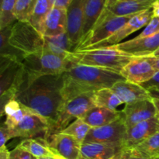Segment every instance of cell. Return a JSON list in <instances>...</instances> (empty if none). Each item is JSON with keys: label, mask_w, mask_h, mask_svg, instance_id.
<instances>
[{"label": "cell", "mask_w": 159, "mask_h": 159, "mask_svg": "<svg viewBox=\"0 0 159 159\" xmlns=\"http://www.w3.org/2000/svg\"><path fill=\"white\" fill-rule=\"evenodd\" d=\"M118 1H119V0H107V6H106V7H109V6H113V4H115V3Z\"/></svg>", "instance_id": "obj_46"}, {"label": "cell", "mask_w": 159, "mask_h": 159, "mask_svg": "<svg viewBox=\"0 0 159 159\" xmlns=\"http://www.w3.org/2000/svg\"><path fill=\"white\" fill-rule=\"evenodd\" d=\"M91 129L92 127L88 125L86 123L84 122L83 120L77 119L73 123H71L68 127H65L63 130L59 133L69 135V136L75 138L81 144H83L87 134Z\"/></svg>", "instance_id": "obj_30"}, {"label": "cell", "mask_w": 159, "mask_h": 159, "mask_svg": "<svg viewBox=\"0 0 159 159\" xmlns=\"http://www.w3.org/2000/svg\"><path fill=\"white\" fill-rule=\"evenodd\" d=\"M32 112L34 111H33L32 110H30V109L28 108L26 106L21 103V108H20V110H19L16 113L11 115V116H6V119L4 124L7 126L9 129L14 128V127H16L19 124H20L23 121V120L24 119V117L26 115L32 113Z\"/></svg>", "instance_id": "obj_33"}, {"label": "cell", "mask_w": 159, "mask_h": 159, "mask_svg": "<svg viewBox=\"0 0 159 159\" xmlns=\"http://www.w3.org/2000/svg\"><path fill=\"white\" fill-rule=\"evenodd\" d=\"M128 159H159V158H144V157H140L137 156V155H132L131 152H130V156H129Z\"/></svg>", "instance_id": "obj_45"}, {"label": "cell", "mask_w": 159, "mask_h": 159, "mask_svg": "<svg viewBox=\"0 0 159 159\" xmlns=\"http://www.w3.org/2000/svg\"><path fill=\"white\" fill-rule=\"evenodd\" d=\"M136 1H156V0H136Z\"/></svg>", "instance_id": "obj_51"}, {"label": "cell", "mask_w": 159, "mask_h": 159, "mask_svg": "<svg viewBox=\"0 0 159 159\" xmlns=\"http://www.w3.org/2000/svg\"><path fill=\"white\" fill-rule=\"evenodd\" d=\"M130 150L124 149L122 152H120L119 154H117L113 159H128L129 156H130Z\"/></svg>", "instance_id": "obj_40"}, {"label": "cell", "mask_w": 159, "mask_h": 159, "mask_svg": "<svg viewBox=\"0 0 159 159\" xmlns=\"http://www.w3.org/2000/svg\"><path fill=\"white\" fill-rule=\"evenodd\" d=\"M10 159H37L34 155H31L26 150L22 148L20 146L16 148L10 152Z\"/></svg>", "instance_id": "obj_36"}, {"label": "cell", "mask_w": 159, "mask_h": 159, "mask_svg": "<svg viewBox=\"0 0 159 159\" xmlns=\"http://www.w3.org/2000/svg\"><path fill=\"white\" fill-rule=\"evenodd\" d=\"M158 132H159L158 115L152 119L135 124L127 129V136L124 142V148L132 150Z\"/></svg>", "instance_id": "obj_16"}, {"label": "cell", "mask_w": 159, "mask_h": 159, "mask_svg": "<svg viewBox=\"0 0 159 159\" xmlns=\"http://www.w3.org/2000/svg\"><path fill=\"white\" fill-rule=\"evenodd\" d=\"M149 60L152 62V65L154 66V68L157 70V71H159V58H156V57H153V56H148Z\"/></svg>", "instance_id": "obj_43"}, {"label": "cell", "mask_w": 159, "mask_h": 159, "mask_svg": "<svg viewBox=\"0 0 159 159\" xmlns=\"http://www.w3.org/2000/svg\"><path fill=\"white\" fill-rule=\"evenodd\" d=\"M22 63L26 75L25 88L38 78L62 74L74 65L68 57H61L46 49L29 54Z\"/></svg>", "instance_id": "obj_4"}, {"label": "cell", "mask_w": 159, "mask_h": 159, "mask_svg": "<svg viewBox=\"0 0 159 159\" xmlns=\"http://www.w3.org/2000/svg\"><path fill=\"white\" fill-rule=\"evenodd\" d=\"M113 48L134 57L152 56L159 49V33L140 39L134 37L113 46Z\"/></svg>", "instance_id": "obj_15"}, {"label": "cell", "mask_w": 159, "mask_h": 159, "mask_svg": "<svg viewBox=\"0 0 159 159\" xmlns=\"http://www.w3.org/2000/svg\"><path fill=\"white\" fill-rule=\"evenodd\" d=\"M152 12H153V17H159V0H156L152 4Z\"/></svg>", "instance_id": "obj_42"}, {"label": "cell", "mask_w": 159, "mask_h": 159, "mask_svg": "<svg viewBox=\"0 0 159 159\" xmlns=\"http://www.w3.org/2000/svg\"><path fill=\"white\" fill-rule=\"evenodd\" d=\"M64 73L38 78L23 89L16 99L46 118L49 124L55 121L62 106Z\"/></svg>", "instance_id": "obj_1"}, {"label": "cell", "mask_w": 159, "mask_h": 159, "mask_svg": "<svg viewBox=\"0 0 159 159\" xmlns=\"http://www.w3.org/2000/svg\"><path fill=\"white\" fill-rule=\"evenodd\" d=\"M111 89L125 104L144 99H152L145 89L127 80L116 82L112 86Z\"/></svg>", "instance_id": "obj_19"}, {"label": "cell", "mask_w": 159, "mask_h": 159, "mask_svg": "<svg viewBox=\"0 0 159 159\" xmlns=\"http://www.w3.org/2000/svg\"><path fill=\"white\" fill-rule=\"evenodd\" d=\"M73 0H55L54 7L61 8V9H68Z\"/></svg>", "instance_id": "obj_39"}, {"label": "cell", "mask_w": 159, "mask_h": 159, "mask_svg": "<svg viewBox=\"0 0 159 159\" xmlns=\"http://www.w3.org/2000/svg\"><path fill=\"white\" fill-rule=\"evenodd\" d=\"M49 127V122L35 112L26 115L20 124L10 129L12 138H30L40 134H46Z\"/></svg>", "instance_id": "obj_17"}, {"label": "cell", "mask_w": 159, "mask_h": 159, "mask_svg": "<svg viewBox=\"0 0 159 159\" xmlns=\"http://www.w3.org/2000/svg\"><path fill=\"white\" fill-rule=\"evenodd\" d=\"M68 14L67 9L54 7L47 16L43 26V35L53 37L67 33Z\"/></svg>", "instance_id": "obj_20"}, {"label": "cell", "mask_w": 159, "mask_h": 159, "mask_svg": "<svg viewBox=\"0 0 159 159\" xmlns=\"http://www.w3.org/2000/svg\"><path fill=\"white\" fill-rule=\"evenodd\" d=\"M93 93H94L83 94L65 102L57 119L49 124V127L43 137L44 140H48L52 134L63 130L71 124V121L73 120L82 119L85 113L95 107Z\"/></svg>", "instance_id": "obj_6"}, {"label": "cell", "mask_w": 159, "mask_h": 159, "mask_svg": "<svg viewBox=\"0 0 159 159\" xmlns=\"http://www.w3.org/2000/svg\"><path fill=\"white\" fill-rule=\"evenodd\" d=\"M12 26V25L0 30V56L9 57L12 60L23 62L26 57V54L14 48L9 43Z\"/></svg>", "instance_id": "obj_25"}, {"label": "cell", "mask_w": 159, "mask_h": 159, "mask_svg": "<svg viewBox=\"0 0 159 159\" xmlns=\"http://www.w3.org/2000/svg\"><path fill=\"white\" fill-rule=\"evenodd\" d=\"M152 18H153V12H152V9L139 12L131 17V19L124 26H122L119 30L113 34L111 37L85 50L109 48V47H113L116 44H119L124 38L128 37L133 33L138 31L141 28L147 26L148 23L150 22Z\"/></svg>", "instance_id": "obj_9"}, {"label": "cell", "mask_w": 159, "mask_h": 159, "mask_svg": "<svg viewBox=\"0 0 159 159\" xmlns=\"http://www.w3.org/2000/svg\"><path fill=\"white\" fill-rule=\"evenodd\" d=\"M0 159H10V152H9L6 146L0 148Z\"/></svg>", "instance_id": "obj_41"}, {"label": "cell", "mask_w": 159, "mask_h": 159, "mask_svg": "<svg viewBox=\"0 0 159 159\" xmlns=\"http://www.w3.org/2000/svg\"><path fill=\"white\" fill-rule=\"evenodd\" d=\"M148 92L152 99H159V90H149Z\"/></svg>", "instance_id": "obj_44"}, {"label": "cell", "mask_w": 159, "mask_h": 159, "mask_svg": "<svg viewBox=\"0 0 159 159\" xmlns=\"http://www.w3.org/2000/svg\"><path fill=\"white\" fill-rule=\"evenodd\" d=\"M2 1V0H0V2H1Z\"/></svg>", "instance_id": "obj_53"}, {"label": "cell", "mask_w": 159, "mask_h": 159, "mask_svg": "<svg viewBox=\"0 0 159 159\" xmlns=\"http://www.w3.org/2000/svg\"><path fill=\"white\" fill-rule=\"evenodd\" d=\"M19 146L37 158L56 156L54 152L48 147L44 138H38V139L27 138L22 141Z\"/></svg>", "instance_id": "obj_27"}, {"label": "cell", "mask_w": 159, "mask_h": 159, "mask_svg": "<svg viewBox=\"0 0 159 159\" xmlns=\"http://www.w3.org/2000/svg\"><path fill=\"white\" fill-rule=\"evenodd\" d=\"M157 70L154 68L148 56L134 57L120 71L125 80L132 83L141 84L152 79Z\"/></svg>", "instance_id": "obj_12"}, {"label": "cell", "mask_w": 159, "mask_h": 159, "mask_svg": "<svg viewBox=\"0 0 159 159\" xmlns=\"http://www.w3.org/2000/svg\"><path fill=\"white\" fill-rule=\"evenodd\" d=\"M12 138L11 130L4 124L0 127V148L6 146V142Z\"/></svg>", "instance_id": "obj_38"}, {"label": "cell", "mask_w": 159, "mask_h": 159, "mask_svg": "<svg viewBox=\"0 0 159 159\" xmlns=\"http://www.w3.org/2000/svg\"><path fill=\"white\" fill-rule=\"evenodd\" d=\"M152 56H153V57H156V58H159V49L157 51H155V52L154 53V54H152Z\"/></svg>", "instance_id": "obj_49"}, {"label": "cell", "mask_w": 159, "mask_h": 159, "mask_svg": "<svg viewBox=\"0 0 159 159\" xmlns=\"http://www.w3.org/2000/svg\"><path fill=\"white\" fill-rule=\"evenodd\" d=\"M130 152L144 158H159V132L138 144Z\"/></svg>", "instance_id": "obj_28"}, {"label": "cell", "mask_w": 159, "mask_h": 159, "mask_svg": "<svg viewBox=\"0 0 159 159\" xmlns=\"http://www.w3.org/2000/svg\"><path fill=\"white\" fill-rule=\"evenodd\" d=\"M121 113L124 124L128 129L135 124L158 116V113L152 99L125 104Z\"/></svg>", "instance_id": "obj_11"}, {"label": "cell", "mask_w": 159, "mask_h": 159, "mask_svg": "<svg viewBox=\"0 0 159 159\" xmlns=\"http://www.w3.org/2000/svg\"><path fill=\"white\" fill-rule=\"evenodd\" d=\"M54 157H43V158H39L37 159H54Z\"/></svg>", "instance_id": "obj_50"}, {"label": "cell", "mask_w": 159, "mask_h": 159, "mask_svg": "<svg viewBox=\"0 0 159 159\" xmlns=\"http://www.w3.org/2000/svg\"><path fill=\"white\" fill-rule=\"evenodd\" d=\"M152 101H153L154 104H155V106L157 108V110H158V115L159 116V99H152Z\"/></svg>", "instance_id": "obj_47"}, {"label": "cell", "mask_w": 159, "mask_h": 159, "mask_svg": "<svg viewBox=\"0 0 159 159\" xmlns=\"http://www.w3.org/2000/svg\"><path fill=\"white\" fill-rule=\"evenodd\" d=\"M120 73L95 66L73 65L64 72L62 95L65 102L83 94L112 88L116 82L124 81Z\"/></svg>", "instance_id": "obj_2"}, {"label": "cell", "mask_w": 159, "mask_h": 159, "mask_svg": "<svg viewBox=\"0 0 159 159\" xmlns=\"http://www.w3.org/2000/svg\"><path fill=\"white\" fill-rule=\"evenodd\" d=\"M20 108H21V103L16 99H12V100H10L6 103V105L3 108L2 111L0 112V116H2L4 115H6V116H11V115L16 113L19 110H20Z\"/></svg>", "instance_id": "obj_35"}, {"label": "cell", "mask_w": 159, "mask_h": 159, "mask_svg": "<svg viewBox=\"0 0 159 159\" xmlns=\"http://www.w3.org/2000/svg\"><path fill=\"white\" fill-rule=\"evenodd\" d=\"M51 11L48 0H38L37 6L29 20V23L43 34L45 20Z\"/></svg>", "instance_id": "obj_29"}, {"label": "cell", "mask_w": 159, "mask_h": 159, "mask_svg": "<svg viewBox=\"0 0 159 159\" xmlns=\"http://www.w3.org/2000/svg\"><path fill=\"white\" fill-rule=\"evenodd\" d=\"M134 16H116L105 9L93 30L82 39L75 51L85 50L107 40L124 26Z\"/></svg>", "instance_id": "obj_7"}, {"label": "cell", "mask_w": 159, "mask_h": 159, "mask_svg": "<svg viewBox=\"0 0 159 159\" xmlns=\"http://www.w3.org/2000/svg\"><path fill=\"white\" fill-rule=\"evenodd\" d=\"M26 83V75L23 63L0 56V112L7 102L16 99Z\"/></svg>", "instance_id": "obj_5"}, {"label": "cell", "mask_w": 159, "mask_h": 159, "mask_svg": "<svg viewBox=\"0 0 159 159\" xmlns=\"http://www.w3.org/2000/svg\"><path fill=\"white\" fill-rule=\"evenodd\" d=\"M86 1L87 0H73L67 9V35L74 48V51L79 46L82 38L84 12Z\"/></svg>", "instance_id": "obj_13"}, {"label": "cell", "mask_w": 159, "mask_h": 159, "mask_svg": "<svg viewBox=\"0 0 159 159\" xmlns=\"http://www.w3.org/2000/svg\"><path fill=\"white\" fill-rule=\"evenodd\" d=\"M48 2H49V6L51 9H53L54 6V3H55V0H48Z\"/></svg>", "instance_id": "obj_48"}, {"label": "cell", "mask_w": 159, "mask_h": 159, "mask_svg": "<svg viewBox=\"0 0 159 159\" xmlns=\"http://www.w3.org/2000/svg\"><path fill=\"white\" fill-rule=\"evenodd\" d=\"M37 2L38 0H17L14 9L17 21H29Z\"/></svg>", "instance_id": "obj_32"}, {"label": "cell", "mask_w": 159, "mask_h": 159, "mask_svg": "<svg viewBox=\"0 0 159 159\" xmlns=\"http://www.w3.org/2000/svg\"><path fill=\"white\" fill-rule=\"evenodd\" d=\"M141 86L145 89L147 91L149 90H159V71H157L155 75L147 82L141 84Z\"/></svg>", "instance_id": "obj_37"}, {"label": "cell", "mask_w": 159, "mask_h": 159, "mask_svg": "<svg viewBox=\"0 0 159 159\" xmlns=\"http://www.w3.org/2000/svg\"><path fill=\"white\" fill-rule=\"evenodd\" d=\"M159 33V17H153L150 20L147 26H145L142 32L138 34L135 38H143V37H150Z\"/></svg>", "instance_id": "obj_34"}, {"label": "cell", "mask_w": 159, "mask_h": 159, "mask_svg": "<svg viewBox=\"0 0 159 159\" xmlns=\"http://www.w3.org/2000/svg\"><path fill=\"white\" fill-rule=\"evenodd\" d=\"M9 43L27 56L44 49L45 39L29 22L16 21L12 26Z\"/></svg>", "instance_id": "obj_8"}, {"label": "cell", "mask_w": 159, "mask_h": 159, "mask_svg": "<svg viewBox=\"0 0 159 159\" xmlns=\"http://www.w3.org/2000/svg\"><path fill=\"white\" fill-rule=\"evenodd\" d=\"M46 141L48 147L57 156L63 159H81L82 144L69 135L57 133Z\"/></svg>", "instance_id": "obj_14"}, {"label": "cell", "mask_w": 159, "mask_h": 159, "mask_svg": "<svg viewBox=\"0 0 159 159\" xmlns=\"http://www.w3.org/2000/svg\"><path fill=\"white\" fill-rule=\"evenodd\" d=\"M54 159H63V158H60V157H58V156H57V155H56V156L54 158Z\"/></svg>", "instance_id": "obj_52"}, {"label": "cell", "mask_w": 159, "mask_h": 159, "mask_svg": "<svg viewBox=\"0 0 159 159\" xmlns=\"http://www.w3.org/2000/svg\"><path fill=\"white\" fill-rule=\"evenodd\" d=\"M93 102L95 107H102L111 110H116V107L124 102L113 93L111 88L98 90L93 93Z\"/></svg>", "instance_id": "obj_26"}, {"label": "cell", "mask_w": 159, "mask_h": 159, "mask_svg": "<svg viewBox=\"0 0 159 159\" xmlns=\"http://www.w3.org/2000/svg\"><path fill=\"white\" fill-rule=\"evenodd\" d=\"M153 1H136V0H119L113 6L105 9L116 16H134L139 12L152 9Z\"/></svg>", "instance_id": "obj_21"}, {"label": "cell", "mask_w": 159, "mask_h": 159, "mask_svg": "<svg viewBox=\"0 0 159 159\" xmlns=\"http://www.w3.org/2000/svg\"><path fill=\"white\" fill-rule=\"evenodd\" d=\"M17 0H2L0 9V30L12 26L17 21L14 9Z\"/></svg>", "instance_id": "obj_31"}, {"label": "cell", "mask_w": 159, "mask_h": 159, "mask_svg": "<svg viewBox=\"0 0 159 159\" xmlns=\"http://www.w3.org/2000/svg\"><path fill=\"white\" fill-rule=\"evenodd\" d=\"M133 57L127 53L109 47L73 51L70 53L68 58L74 65L99 67L120 73Z\"/></svg>", "instance_id": "obj_3"}, {"label": "cell", "mask_w": 159, "mask_h": 159, "mask_svg": "<svg viewBox=\"0 0 159 159\" xmlns=\"http://www.w3.org/2000/svg\"><path fill=\"white\" fill-rule=\"evenodd\" d=\"M121 115V111L94 107L85 113L82 120L92 128H94L111 124L119 119Z\"/></svg>", "instance_id": "obj_22"}, {"label": "cell", "mask_w": 159, "mask_h": 159, "mask_svg": "<svg viewBox=\"0 0 159 159\" xmlns=\"http://www.w3.org/2000/svg\"><path fill=\"white\" fill-rule=\"evenodd\" d=\"M107 0H87L84 12L82 39L93 30L105 9ZM82 41V40H81Z\"/></svg>", "instance_id": "obj_23"}, {"label": "cell", "mask_w": 159, "mask_h": 159, "mask_svg": "<svg viewBox=\"0 0 159 159\" xmlns=\"http://www.w3.org/2000/svg\"><path fill=\"white\" fill-rule=\"evenodd\" d=\"M124 149L120 143H83L81 159H113Z\"/></svg>", "instance_id": "obj_18"}, {"label": "cell", "mask_w": 159, "mask_h": 159, "mask_svg": "<svg viewBox=\"0 0 159 159\" xmlns=\"http://www.w3.org/2000/svg\"><path fill=\"white\" fill-rule=\"evenodd\" d=\"M127 128L120 117L114 122L90 130L84 143H120L124 144Z\"/></svg>", "instance_id": "obj_10"}, {"label": "cell", "mask_w": 159, "mask_h": 159, "mask_svg": "<svg viewBox=\"0 0 159 159\" xmlns=\"http://www.w3.org/2000/svg\"><path fill=\"white\" fill-rule=\"evenodd\" d=\"M44 49L53 54L64 57H68L71 52L74 51L72 45L68 39L67 33L53 37H44Z\"/></svg>", "instance_id": "obj_24"}]
</instances>
